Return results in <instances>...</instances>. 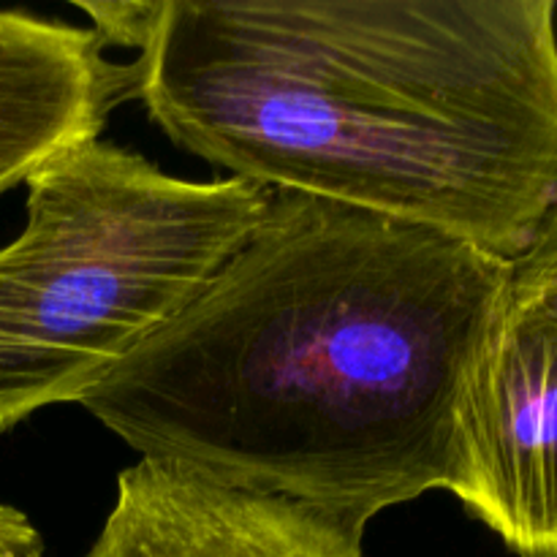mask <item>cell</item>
<instances>
[{
	"label": "cell",
	"mask_w": 557,
	"mask_h": 557,
	"mask_svg": "<svg viewBox=\"0 0 557 557\" xmlns=\"http://www.w3.org/2000/svg\"><path fill=\"white\" fill-rule=\"evenodd\" d=\"M509 281L511 261L435 228L272 190L79 406L141 460L368 528L446 490L462 386Z\"/></svg>",
	"instance_id": "6da1fadb"
},
{
	"label": "cell",
	"mask_w": 557,
	"mask_h": 557,
	"mask_svg": "<svg viewBox=\"0 0 557 557\" xmlns=\"http://www.w3.org/2000/svg\"><path fill=\"white\" fill-rule=\"evenodd\" d=\"M152 123L270 190L515 264L557 207L555 0H161Z\"/></svg>",
	"instance_id": "7a4b0ae2"
},
{
	"label": "cell",
	"mask_w": 557,
	"mask_h": 557,
	"mask_svg": "<svg viewBox=\"0 0 557 557\" xmlns=\"http://www.w3.org/2000/svg\"><path fill=\"white\" fill-rule=\"evenodd\" d=\"M27 223L0 248V433L79 403L174 319L272 199L194 183L101 136L27 180Z\"/></svg>",
	"instance_id": "3957f363"
},
{
	"label": "cell",
	"mask_w": 557,
	"mask_h": 557,
	"mask_svg": "<svg viewBox=\"0 0 557 557\" xmlns=\"http://www.w3.org/2000/svg\"><path fill=\"white\" fill-rule=\"evenodd\" d=\"M446 490L520 557H557V319L506 286L462 386Z\"/></svg>",
	"instance_id": "277c9868"
},
{
	"label": "cell",
	"mask_w": 557,
	"mask_h": 557,
	"mask_svg": "<svg viewBox=\"0 0 557 557\" xmlns=\"http://www.w3.org/2000/svg\"><path fill=\"white\" fill-rule=\"evenodd\" d=\"M364 525L139 460L85 557H364Z\"/></svg>",
	"instance_id": "5b68a950"
},
{
	"label": "cell",
	"mask_w": 557,
	"mask_h": 557,
	"mask_svg": "<svg viewBox=\"0 0 557 557\" xmlns=\"http://www.w3.org/2000/svg\"><path fill=\"white\" fill-rule=\"evenodd\" d=\"M103 47L87 27L0 9V196L139 98L136 60L114 63Z\"/></svg>",
	"instance_id": "8992f818"
},
{
	"label": "cell",
	"mask_w": 557,
	"mask_h": 557,
	"mask_svg": "<svg viewBox=\"0 0 557 557\" xmlns=\"http://www.w3.org/2000/svg\"><path fill=\"white\" fill-rule=\"evenodd\" d=\"M82 11L90 14L96 22L92 30L103 38V44H120V47H131L136 52L145 49L150 41L152 30H156L158 14H161V0L158 3H136V0H125V3H76Z\"/></svg>",
	"instance_id": "52a82bcc"
},
{
	"label": "cell",
	"mask_w": 557,
	"mask_h": 557,
	"mask_svg": "<svg viewBox=\"0 0 557 557\" xmlns=\"http://www.w3.org/2000/svg\"><path fill=\"white\" fill-rule=\"evenodd\" d=\"M511 286L557 319V250H531L511 264Z\"/></svg>",
	"instance_id": "ba28073f"
},
{
	"label": "cell",
	"mask_w": 557,
	"mask_h": 557,
	"mask_svg": "<svg viewBox=\"0 0 557 557\" xmlns=\"http://www.w3.org/2000/svg\"><path fill=\"white\" fill-rule=\"evenodd\" d=\"M0 557H47L41 533L14 506L0 504Z\"/></svg>",
	"instance_id": "9c48e42d"
},
{
	"label": "cell",
	"mask_w": 557,
	"mask_h": 557,
	"mask_svg": "<svg viewBox=\"0 0 557 557\" xmlns=\"http://www.w3.org/2000/svg\"><path fill=\"white\" fill-rule=\"evenodd\" d=\"M531 250H557V207L553 210V215L547 218V223H544L542 234H539L536 245H533ZM528 250V253H531Z\"/></svg>",
	"instance_id": "30bf717a"
}]
</instances>
